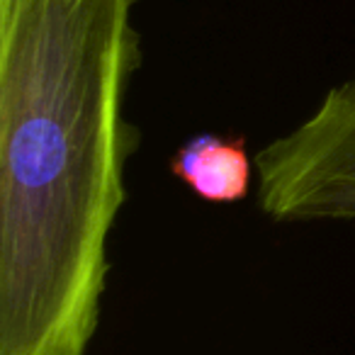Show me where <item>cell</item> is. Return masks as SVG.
<instances>
[{"mask_svg": "<svg viewBox=\"0 0 355 355\" xmlns=\"http://www.w3.org/2000/svg\"><path fill=\"white\" fill-rule=\"evenodd\" d=\"M132 0H0V355H85L137 132Z\"/></svg>", "mask_w": 355, "mask_h": 355, "instance_id": "1", "label": "cell"}, {"mask_svg": "<svg viewBox=\"0 0 355 355\" xmlns=\"http://www.w3.org/2000/svg\"><path fill=\"white\" fill-rule=\"evenodd\" d=\"M256 161H251L243 137L198 134L178 148L171 173L200 200L214 205L241 202L251 193Z\"/></svg>", "mask_w": 355, "mask_h": 355, "instance_id": "2", "label": "cell"}]
</instances>
